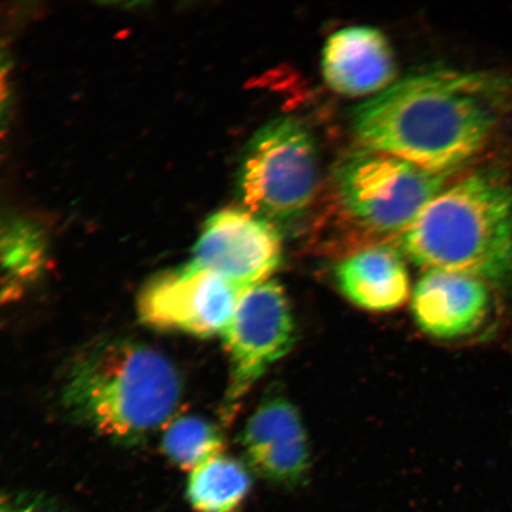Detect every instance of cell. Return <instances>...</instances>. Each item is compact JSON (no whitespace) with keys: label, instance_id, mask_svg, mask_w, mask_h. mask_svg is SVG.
I'll list each match as a JSON object with an SVG mask.
<instances>
[{"label":"cell","instance_id":"cell-1","mask_svg":"<svg viewBox=\"0 0 512 512\" xmlns=\"http://www.w3.org/2000/svg\"><path fill=\"white\" fill-rule=\"evenodd\" d=\"M512 108V76L432 70L384 89L354 113L367 149L447 172L470 159Z\"/></svg>","mask_w":512,"mask_h":512},{"label":"cell","instance_id":"cell-2","mask_svg":"<svg viewBox=\"0 0 512 512\" xmlns=\"http://www.w3.org/2000/svg\"><path fill=\"white\" fill-rule=\"evenodd\" d=\"M181 395V376L168 358L142 343L112 339L76 358L62 401L81 424L134 444L170 419Z\"/></svg>","mask_w":512,"mask_h":512},{"label":"cell","instance_id":"cell-3","mask_svg":"<svg viewBox=\"0 0 512 512\" xmlns=\"http://www.w3.org/2000/svg\"><path fill=\"white\" fill-rule=\"evenodd\" d=\"M416 265L473 275L486 283L512 277V183L479 171L439 192L401 235Z\"/></svg>","mask_w":512,"mask_h":512},{"label":"cell","instance_id":"cell-4","mask_svg":"<svg viewBox=\"0 0 512 512\" xmlns=\"http://www.w3.org/2000/svg\"><path fill=\"white\" fill-rule=\"evenodd\" d=\"M317 149L297 119L278 118L254 134L239 174L248 211L266 220H291L309 207L317 184Z\"/></svg>","mask_w":512,"mask_h":512},{"label":"cell","instance_id":"cell-5","mask_svg":"<svg viewBox=\"0 0 512 512\" xmlns=\"http://www.w3.org/2000/svg\"><path fill=\"white\" fill-rule=\"evenodd\" d=\"M447 172L421 168L375 150L352 153L337 174L344 206L363 226L380 234L406 232L445 188Z\"/></svg>","mask_w":512,"mask_h":512},{"label":"cell","instance_id":"cell-6","mask_svg":"<svg viewBox=\"0 0 512 512\" xmlns=\"http://www.w3.org/2000/svg\"><path fill=\"white\" fill-rule=\"evenodd\" d=\"M222 338L230 364V411L296 342V323L283 286L268 280L243 291Z\"/></svg>","mask_w":512,"mask_h":512},{"label":"cell","instance_id":"cell-7","mask_svg":"<svg viewBox=\"0 0 512 512\" xmlns=\"http://www.w3.org/2000/svg\"><path fill=\"white\" fill-rule=\"evenodd\" d=\"M241 293L221 275L188 265L152 278L139 294L138 315L152 329L209 338L226 330Z\"/></svg>","mask_w":512,"mask_h":512},{"label":"cell","instance_id":"cell-8","mask_svg":"<svg viewBox=\"0 0 512 512\" xmlns=\"http://www.w3.org/2000/svg\"><path fill=\"white\" fill-rule=\"evenodd\" d=\"M191 266L216 274L240 291L266 283L283 258L273 224L242 209H224L204 224Z\"/></svg>","mask_w":512,"mask_h":512},{"label":"cell","instance_id":"cell-9","mask_svg":"<svg viewBox=\"0 0 512 512\" xmlns=\"http://www.w3.org/2000/svg\"><path fill=\"white\" fill-rule=\"evenodd\" d=\"M240 443L248 465L268 482L294 486L309 475L311 453L304 422L285 398L262 401L249 416Z\"/></svg>","mask_w":512,"mask_h":512},{"label":"cell","instance_id":"cell-10","mask_svg":"<svg viewBox=\"0 0 512 512\" xmlns=\"http://www.w3.org/2000/svg\"><path fill=\"white\" fill-rule=\"evenodd\" d=\"M491 309L488 283L463 272L432 268L422 275L413 291L416 324L438 339L475 334L489 318Z\"/></svg>","mask_w":512,"mask_h":512},{"label":"cell","instance_id":"cell-11","mask_svg":"<svg viewBox=\"0 0 512 512\" xmlns=\"http://www.w3.org/2000/svg\"><path fill=\"white\" fill-rule=\"evenodd\" d=\"M323 74L339 94L360 96L384 91L396 74L395 57L387 37L370 27L335 32L323 51Z\"/></svg>","mask_w":512,"mask_h":512},{"label":"cell","instance_id":"cell-12","mask_svg":"<svg viewBox=\"0 0 512 512\" xmlns=\"http://www.w3.org/2000/svg\"><path fill=\"white\" fill-rule=\"evenodd\" d=\"M343 296L370 312L400 309L411 296L405 261L394 248L371 246L348 256L336 268Z\"/></svg>","mask_w":512,"mask_h":512},{"label":"cell","instance_id":"cell-13","mask_svg":"<svg viewBox=\"0 0 512 512\" xmlns=\"http://www.w3.org/2000/svg\"><path fill=\"white\" fill-rule=\"evenodd\" d=\"M251 488L246 466L221 453L191 471L187 494L197 512H234Z\"/></svg>","mask_w":512,"mask_h":512},{"label":"cell","instance_id":"cell-14","mask_svg":"<svg viewBox=\"0 0 512 512\" xmlns=\"http://www.w3.org/2000/svg\"><path fill=\"white\" fill-rule=\"evenodd\" d=\"M223 446L219 428L194 415L172 420L162 441L165 456L182 470L189 471L221 454Z\"/></svg>","mask_w":512,"mask_h":512},{"label":"cell","instance_id":"cell-15","mask_svg":"<svg viewBox=\"0 0 512 512\" xmlns=\"http://www.w3.org/2000/svg\"><path fill=\"white\" fill-rule=\"evenodd\" d=\"M0 512H62L42 497L30 494L0 495Z\"/></svg>","mask_w":512,"mask_h":512},{"label":"cell","instance_id":"cell-16","mask_svg":"<svg viewBox=\"0 0 512 512\" xmlns=\"http://www.w3.org/2000/svg\"><path fill=\"white\" fill-rule=\"evenodd\" d=\"M12 96L10 63L0 50V121L8 113Z\"/></svg>","mask_w":512,"mask_h":512}]
</instances>
